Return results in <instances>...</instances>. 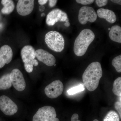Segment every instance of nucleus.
Returning a JSON list of instances; mask_svg holds the SVG:
<instances>
[{
  "instance_id": "obj_1",
  "label": "nucleus",
  "mask_w": 121,
  "mask_h": 121,
  "mask_svg": "<svg viewBox=\"0 0 121 121\" xmlns=\"http://www.w3.org/2000/svg\"><path fill=\"white\" fill-rule=\"evenodd\" d=\"M102 75L101 66L99 62H93L87 66L82 78L84 85L88 91H94L97 89Z\"/></svg>"
},
{
  "instance_id": "obj_2",
  "label": "nucleus",
  "mask_w": 121,
  "mask_h": 121,
  "mask_svg": "<svg viewBox=\"0 0 121 121\" xmlns=\"http://www.w3.org/2000/svg\"><path fill=\"white\" fill-rule=\"evenodd\" d=\"M95 38V35L92 30L89 29L82 30L74 43V52L76 55L79 56L84 55Z\"/></svg>"
},
{
  "instance_id": "obj_3",
  "label": "nucleus",
  "mask_w": 121,
  "mask_h": 121,
  "mask_svg": "<svg viewBox=\"0 0 121 121\" xmlns=\"http://www.w3.org/2000/svg\"><path fill=\"white\" fill-rule=\"evenodd\" d=\"M45 43L51 50L60 52L64 49L65 40L62 35L58 32L51 31L45 35Z\"/></svg>"
},
{
  "instance_id": "obj_4",
  "label": "nucleus",
  "mask_w": 121,
  "mask_h": 121,
  "mask_svg": "<svg viewBox=\"0 0 121 121\" xmlns=\"http://www.w3.org/2000/svg\"><path fill=\"white\" fill-rule=\"evenodd\" d=\"M55 109L51 106H45L39 109L33 117L32 121H60L56 117Z\"/></svg>"
},
{
  "instance_id": "obj_5",
  "label": "nucleus",
  "mask_w": 121,
  "mask_h": 121,
  "mask_svg": "<svg viewBox=\"0 0 121 121\" xmlns=\"http://www.w3.org/2000/svg\"><path fill=\"white\" fill-rule=\"evenodd\" d=\"M97 17V13L92 7L84 6L79 9L78 19L79 22L82 24H86L88 22L91 23L95 22Z\"/></svg>"
},
{
  "instance_id": "obj_6",
  "label": "nucleus",
  "mask_w": 121,
  "mask_h": 121,
  "mask_svg": "<svg viewBox=\"0 0 121 121\" xmlns=\"http://www.w3.org/2000/svg\"><path fill=\"white\" fill-rule=\"evenodd\" d=\"M0 110L5 114L12 116L17 112L18 108L10 98L3 95L0 97Z\"/></svg>"
},
{
  "instance_id": "obj_7",
  "label": "nucleus",
  "mask_w": 121,
  "mask_h": 121,
  "mask_svg": "<svg viewBox=\"0 0 121 121\" xmlns=\"http://www.w3.org/2000/svg\"><path fill=\"white\" fill-rule=\"evenodd\" d=\"M64 86L62 82L59 80H55L45 87V95L51 99H55L62 94L63 91Z\"/></svg>"
},
{
  "instance_id": "obj_8",
  "label": "nucleus",
  "mask_w": 121,
  "mask_h": 121,
  "mask_svg": "<svg viewBox=\"0 0 121 121\" xmlns=\"http://www.w3.org/2000/svg\"><path fill=\"white\" fill-rule=\"evenodd\" d=\"M11 83L18 91H22L26 87V82L21 72L18 69H13L9 75Z\"/></svg>"
},
{
  "instance_id": "obj_9",
  "label": "nucleus",
  "mask_w": 121,
  "mask_h": 121,
  "mask_svg": "<svg viewBox=\"0 0 121 121\" xmlns=\"http://www.w3.org/2000/svg\"><path fill=\"white\" fill-rule=\"evenodd\" d=\"M68 18L67 14L59 9H55L48 14L46 23L49 26L54 25L58 22H65Z\"/></svg>"
},
{
  "instance_id": "obj_10",
  "label": "nucleus",
  "mask_w": 121,
  "mask_h": 121,
  "mask_svg": "<svg viewBox=\"0 0 121 121\" xmlns=\"http://www.w3.org/2000/svg\"><path fill=\"white\" fill-rule=\"evenodd\" d=\"M34 0H19L17 5V11L21 16H26L30 14L34 9Z\"/></svg>"
},
{
  "instance_id": "obj_11",
  "label": "nucleus",
  "mask_w": 121,
  "mask_h": 121,
  "mask_svg": "<svg viewBox=\"0 0 121 121\" xmlns=\"http://www.w3.org/2000/svg\"><path fill=\"white\" fill-rule=\"evenodd\" d=\"M35 55L38 60L49 66H53L56 62L55 58L53 55L43 49L36 50Z\"/></svg>"
},
{
  "instance_id": "obj_12",
  "label": "nucleus",
  "mask_w": 121,
  "mask_h": 121,
  "mask_svg": "<svg viewBox=\"0 0 121 121\" xmlns=\"http://www.w3.org/2000/svg\"><path fill=\"white\" fill-rule=\"evenodd\" d=\"M21 54L24 65H33L36 55L35 51L32 46L25 45L22 48Z\"/></svg>"
},
{
  "instance_id": "obj_13",
  "label": "nucleus",
  "mask_w": 121,
  "mask_h": 121,
  "mask_svg": "<svg viewBox=\"0 0 121 121\" xmlns=\"http://www.w3.org/2000/svg\"><path fill=\"white\" fill-rule=\"evenodd\" d=\"M13 57V52L10 46L4 45L0 48V68L10 63Z\"/></svg>"
},
{
  "instance_id": "obj_14",
  "label": "nucleus",
  "mask_w": 121,
  "mask_h": 121,
  "mask_svg": "<svg viewBox=\"0 0 121 121\" xmlns=\"http://www.w3.org/2000/svg\"><path fill=\"white\" fill-rule=\"evenodd\" d=\"M97 13L99 18L105 19L110 23H114L117 21V17L115 13L110 9H99L97 11Z\"/></svg>"
},
{
  "instance_id": "obj_15",
  "label": "nucleus",
  "mask_w": 121,
  "mask_h": 121,
  "mask_svg": "<svg viewBox=\"0 0 121 121\" xmlns=\"http://www.w3.org/2000/svg\"><path fill=\"white\" fill-rule=\"evenodd\" d=\"M109 37L111 40L121 43V28L118 25H114L111 28L109 33Z\"/></svg>"
},
{
  "instance_id": "obj_16",
  "label": "nucleus",
  "mask_w": 121,
  "mask_h": 121,
  "mask_svg": "<svg viewBox=\"0 0 121 121\" xmlns=\"http://www.w3.org/2000/svg\"><path fill=\"white\" fill-rule=\"evenodd\" d=\"M1 4L4 7L1 9L2 13L5 15H8L13 12L15 8V4L12 0H2Z\"/></svg>"
},
{
  "instance_id": "obj_17",
  "label": "nucleus",
  "mask_w": 121,
  "mask_h": 121,
  "mask_svg": "<svg viewBox=\"0 0 121 121\" xmlns=\"http://www.w3.org/2000/svg\"><path fill=\"white\" fill-rule=\"evenodd\" d=\"M9 75L10 74H5L0 78V90H7L12 86Z\"/></svg>"
},
{
  "instance_id": "obj_18",
  "label": "nucleus",
  "mask_w": 121,
  "mask_h": 121,
  "mask_svg": "<svg viewBox=\"0 0 121 121\" xmlns=\"http://www.w3.org/2000/svg\"><path fill=\"white\" fill-rule=\"evenodd\" d=\"M112 91L114 94L117 96H121V77L116 79L113 84Z\"/></svg>"
},
{
  "instance_id": "obj_19",
  "label": "nucleus",
  "mask_w": 121,
  "mask_h": 121,
  "mask_svg": "<svg viewBox=\"0 0 121 121\" xmlns=\"http://www.w3.org/2000/svg\"><path fill=\"white\" fill-rule=\"evenodd\" d=\"M103 121H120L119 115L116 111H110L104 117Z\"/></svg>"
},
{
  "instance_id": "obj_20",
  "label": "nucleus",
  "mask_w": 121,
  "mask_h": 121,
  "mask_svg": "<svg viewBox=\"0 0 121 121\" xmlns=\"http://www.w3.org/2000/svg\"><path fill=\"white\" fill-rule=\"evenodd\" d=\"M112 64L118 73L121 72V55L118 56L113 59Z\"/></svg>"
},
{
  "instance_id": "obj_21",
  "label": "nucleus",
  "mask_w": 121,
  "mask_h": 121,
  "mask_svg": "<svg viewBox=\"0 0 121 121\" xmlns=\"http://www.w3.org/2000/svg\"><path fill=\"white\" fill-rule=\"evenodd\" d=\"M84 90V86L82 84H80L69 89L67 91V92L69 95H73L79 92L83 91Z\"/></svg>"
},
{
  "instance_id": "obj_22",
  "label": "nucleus",
  "mask_w": 121,
  "mask_h": 121,
  "mask_svg": "<svg viewBox=\"0 0 121 121\" xmlns=\"http://www.w3.org/2000/svg\"><path fill=\"white\" fill-rule=\"evenodd\" d=\"M76 2L82 5L91 4L95 1L94 0H76Z\"/></svg>"
},
{
  "instance_id": "obj_23",
  "label": "nucleus",
  "mask_w": 121,
  "mask_h": 121,
  "mask_svg": "<svg viewBox=\"0 0 121 121\" xmlns=\"http://www.w3.org/2000/svg\"><path fill=\"white\" fill-rule=\"evenodd\" d=\"M108 2L107 0H96L95 3L98 7H101L105 6L107 4Z\"/></svg>"
},
{
  "instance_id": "obj_24",
  "label": "nucleus",
  "mask_w": 121,
  "mask_h": 121,
  "mask_svg": "<svg viewBox=\"0 0 121 121\" xmlns=\"http://www.w3.org/2000/svg\"><path fill=\"white\" fill-rule=\"evenodd\" d=\"M121 102L117 101L114 104L115 108L117 110L120 115V118H121Z\"/></svg>"
},
{
  "instance_id": "obj_25",
  "label": "nucleus",
  "mask_w": 121,
  "mask_h": 121,
  "mask_svg": "<svg viewBox=\"0 0 121 121\" xmlns=\"http://www.w3.org/2000/svg\"><path fill=\"white\" fill-rule=\"evenodd\" d=\"M78 115L76 113L73 114L71 118V121H81L79 120Z\"/></svg>"
},
{
  "instance_id": "obj_26",
  "label": "nucleus",
  "mask_w": 121,
  "mask_h": 121,
  "mask_svg": "<svg viewBox=\"0 0 121 121\" xmlns=\"http://www.w3.org/2000/svg\"><path fill=\"white\" fill-rule=\"evenodd\" d=\"M57 0H49V6L51 8L54 7L56 5Z\"/></svg>"
},
{
  "instance_id": "obj_27",
  "label": "nucleus",
  "mask_w": 121,
  "mask_h": 121,
  "mask_svg": "<svg viewBox=\"0 0 121 121\" xmlns=\"http://www.w3.org/2000/svg\"><path fill=\"white\" fill-rule=\"evenodd\" d=\"M47 0H39L38 2L39 4L41 5H43L45 4L48 2Z\"/></svg>"
},
{
  "instance_id": "obj_28",
  "label": "nucleus",
  "mask_w": 121,
  "mask_h": 121,
  "mask_svg": "<svg viewBox=\"0 0 121 121\" xmlns=\"http://www.w3.org/2000/svg\"><path fill=\"white\" fill-rule=\"evenodd\" d=\"M111 1L115 4H117L121 5V0H112Z\"/></svg>"
},
{
  "instance_id": "obj_29",
  "label": "nucleus",
  "mask_w": 121,
  "mask_h": 121,
  "mask_svg": "<svg viewBox=\"0 0 121 121\" xmlns=\"http://www.w3.org/2000/svg\"><path fill=\"white\" fill-rule=\"evenodd\" d=\"M45 7L43 5H40L39 8V9L40 12H43L45 9Z\"/></svg>"
},
{
  "instance_id": "obj_30",
  "label": "nucleus",
  "mask_w": 121,
  "mask_h": 121,
  "mask_svg": "<svg viewBox=\"0 0 121 121\" xmlns=\"http://www.w3.org/2000/svg\"><path fill=\"white\" fill-rule=\"evenodd\" d=\"M70 24L69 22H66L64 24V25L67 27H69V26H70Z\"/></svg>"
},
{
  "instance_id": "obj_31",
  "label": "nucleus",
  "mask_w": 121,
  "mask_h": 121,
  "mask_svg": "<svg viewBox=\"0 0 121 121\" xmlns=\"http://www.w3.org/2000/svg\"><path fill=\"white\" fill-rule=\"evenodd\" d=\"M1 19V16H0V20ZM2 27V24H1L0 23V29H1V28Z\"/></svg>"
},
{
  "instance_id": "obj_32",
  "label": "nucleus",
  "mask_w": 121,
  "mask_h": 121,
  "mask_svg": "<svg viewBox=\"0 0 121 121\" xmlns=\"http://www.w3.org/2000/svg\"><path fill=\"white\" fill-rule=\"evenodd\" d=\"M45 13H43L42 14H41V17H44V16H45Z\"/></svg>"
},
{
  "instance_id": "obj_33",
  "label": "nucleus",
  "mask_w": 121,
  "mask_h": 121,
  "mask_svg": "<svg viewBox=\"0 0 121 121\" xmlns=\"http://www.w3.org/2000/svg\"><path fill=\"white\" fill-rule=\"evenodd\" d=\"M69 19H68L67 20H66V22H69Z\"/></svg>"
},
{
  "instance_id": "obj_34",
  "label": "nucleus",
  "mask_w": 121,
  "mask_h": 121,
  "mask_svg": "<svg viewBox=\"0 0 121 121\" xmlns=\"http://www.w3.org/2000/svg\"><path fill=\"white\" fill-rule=\"evenodd\" d=\"M93 121H99L98 120H97V119H95Z\"/></svg>"
},
{
  "instance_id": "obj_35",
  "label": "nucleus",
  "mask_w": 121,
  "mask_h": 121,
  "mask_svg": "<svg viewBox=\"0 0 121 121\" xmlns=\"http://www.w3.org/2000/svg\"><path fill=\"white\" fill-rule=\"evenodd\" d=\"M110 29H111V28H108V30H110Z\"/></svg>"
}]
</instances>
